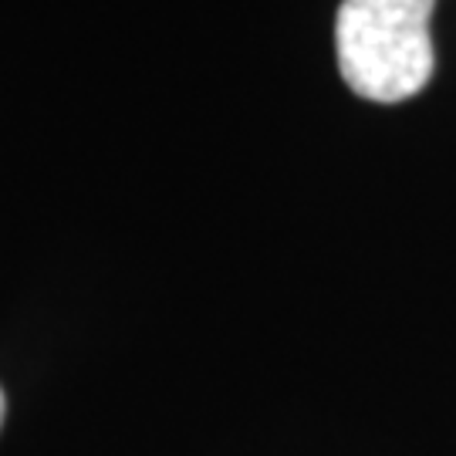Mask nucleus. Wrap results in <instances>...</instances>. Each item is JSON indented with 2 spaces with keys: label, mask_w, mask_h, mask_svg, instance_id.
Listing matches in <instances>:
<instances>
[{
  "label": "nucleus",
  "mask_w": 456,
  "mask_h": 456,
  "mask_svg": "<svg viewBox=\"0 0 456 456\" xmlns=\"http://www.w3.org/2000/svg\"><path fill=\"white\" fill-rule=\"evenodd\" d=\"M0 423H4V389H0Z\"/></svg>",
  "instance_id": "2"
},
{
  "label": "nucleus",
  "mask_w": 456,
  "mask_h": 456,
  "mask_svg": "<svg viewBox=\"0 0 456 456\" xmlns=\"http://www.w3.org/2000/svg\"><path fill=\"white\" fill-rule=\"evenodd\" d=\"M436 0H342L335 48L345 85L369 102H403L433 78Z\"/></svg>",
  "instance_id": "1"
}]
</instances>
